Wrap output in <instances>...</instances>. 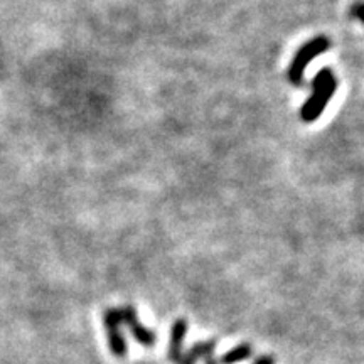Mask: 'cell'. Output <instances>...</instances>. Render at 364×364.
<instances>
[{
	"label": "cell",
	"mask_w": 364,
	"mask_h": 364,
	"mask_svg": "<svg viewBox=\"0 0 364 364\" xmlns=\"http://www.w3.org/2000/svg\"><path fill=\"white\" fill-rule=\"evenodd\" d=\"M336 90H338V80H336L334 73L327 70V68L318 71L312 81V95L307 98L302 110H300V118L306 124L316 122L324 113L327 105L334 97Z\"/></svg>",
	"instance_id": "6da1fadb"
},
{
	"label": "cell",
	"mask_w": 364,
	"mask_h": 364,
	"mask_svg": "<svg viewBox=\"0 0 364 364\" xmlns=\"http://www.w3.org/2000/svg\"><path fill=\"white\" fill-rule=\"evenodd\" d=\"M216 349V341L209 339V341H203V343L194 344L189 351H186L184 356L181 358L179 364H196L201 358H208L211 356L213 351Z\"/></svg>",
	"instance_id": "8992f818"
},
{
	"label": "cell",
	"mask_w": 364,
	"mask_h": 364,
	"mask_svg": "<svg viewBox=\"0 0 364 364\" xmlns=\"http://www.w3.org/2000/svg\"><path fill=\"white\" fill-rule=\"evenodd\" d=\"M253 349L250 344H238L235 346L233 349L225 353L218 363L220 364H238L241 361H247V359L252 356Z\"/></svg>",
	"instance_id": "52a82bcc"
},
{
	"label": "cell",
	"mask_w": 364,
	"mask_h": 364,
	"mask_svg": "<svg viewBox=\"0 0 364 364\" xmlns=\"http://www.w3.org/2000/svg\"><path fill=\"white\" fill-rule=\"evenodd\" d=\"M103 326L108 336V344H110V351L113 356L124 358L127 354V339L122 331L124 321H122V312L120 309H107L103 312Z\"/></svg>",
	"instance_id": "3957f363"
},
{
	"label": "cell",
	"mask_w": 364,
	"mask_h": 364,
	"mask_svg": "<svg viewBox=\"0 0 364 364\" xmlns=\"http://www.w3.org/2000/svg\"><path fill=\"white\" fill-rule=\"evenodd\" d=\"M122 312V321H124V326H127L134 336V339L139 344L145 346V348H152L156 344L157 336L156 332L147 329V327L142 326V322L139 321V314H136V309L134 306H124L120 307Z\"/></svg>",
	"instance_id": "277c9868"
},
{
	"label": "cell",
	"mask_w": 364,
	"mask_h": 364,
	"mask_svg": "<svg viewBox=\"0 0 364 364\" xmlns=\"http://www.w3.org/2000/svg\"><path fill=\"white\" fill-rule=\"evenodd\" d=\"M351 16L354 19L361 21L364 24V2H356L354 6L351 7Z\"/></svg>",
	"instance_id": "ba28073f"
},
{
	"label": "cell",
	"mask_w": 364,
	"mask_h": 364,
	"mask_svg": "<svg viewBox=\"0 0 364 364\" xmlns=\"http://www.w3.org/2000/svg\"><path fill=\"white\" fill-rule=\"evenodd\" d=\"M206 364H220V363H218L216 359L213 358V356H208V358H206Z\"/></svg>",
	"instance_id": "30bf717a"
},
{
	"label": "cell",
	"mask_w": 364,
	"mask_h": 364,
	"mask_svg": "<svg viewBox=\"0 0 364 364\" xmlns=\"http://www.w3.org/2000/svg\"><path fill=\"white\" fill-rule=\"evenodd\" d=\"M253 364H275V359L272 356H260Z\"/></svg>",
	"instance_id": "9c48e42d"
},
{
	"label": "cell",
	"mask_w": 364,
	"mask_h": 364,
	"mask_svg": "<svg viewBox=\"0 0 364 364\" xmlns=\"http://www.w3.org/2000/svg\"><path fill=\"white\" fill-rule=\"evenodd\" d=\"M331 48V41L326 36H317L311 41H307L302 48L295 53V56L290 63L289 68V80L292 85L300 86L304 81V73H306V68L311 65V63L321 54H324L327 49Z\"/></svg>",
	"instance_id": "7a4b0ae2"
},
{
	"label": "cell",
	"mask_w": 364,
	"mask_h": 364,
	"mask_svg": "<svg viewBox=\"0 0 364 364\" xmlns=\"http://www.w3.org/2000/svg\"><path fill=\"white\" fill-rule=\"evenodd\" d=\"M188 334V321L186 318H176L171 327V343H169V361L179 363L182 358V343Z\"/></svg>",
	"instance_id": "5b68a950"
}]
</instances>
